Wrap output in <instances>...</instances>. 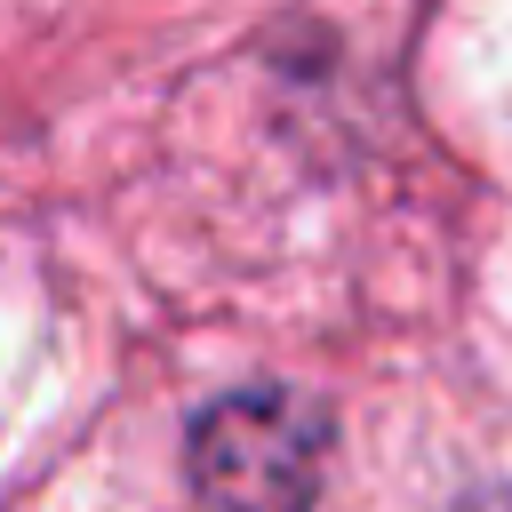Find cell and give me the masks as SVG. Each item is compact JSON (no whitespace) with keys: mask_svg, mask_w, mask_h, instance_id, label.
I'll list each match as a JSON object with an SVG mask.
<instances>
[{"mask_svg":"<svg viewBox=\"0 0 512 512\" xmlns=\"http://www.w3.org/2000/svg\"><path fill=\"white\" fill-rule=\"evenodd\" d=\"M320 448H328V416L288 384H256L200 408L192 480L216 512H296L320 480Z\"/></svg>","mask_w":512,"mask_h":512,"instance_id":"obj_1","label":"cell"}]
</instances>
